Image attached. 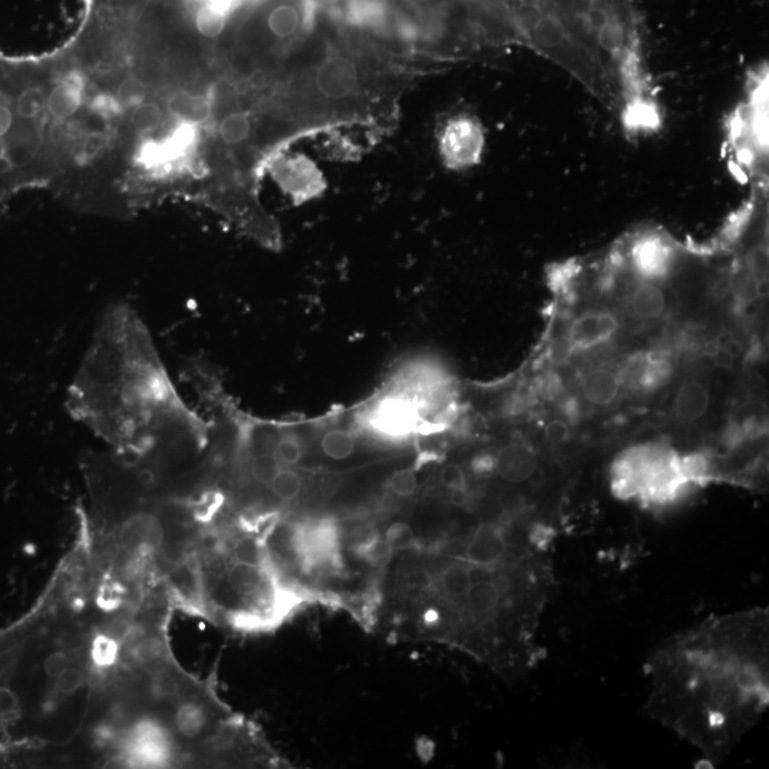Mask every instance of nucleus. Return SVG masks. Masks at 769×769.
Segmentation results:
<instances>
[{
    "label": "nucleus",
    "mask_w": 769,
    "mask_h": 769,
    "mask_svg": "<svg viewBox=\"0 0 769 769\" xmlns=\"http://www.w3.org/2000/svg\"><path fill=\"white\" fill-rule=\"evenodd\" d=\"M66 406L124 462L159 479L206 446V425L184 404L149 328L124 302L100 318Z\"/></svg>",
    "instance_id": "1"
},
{
    "label": "nucleus",
    "mask_w": 769,
    "mask_h": 769,
    "mask_svg": "<svg viewBox=\"0 0 769 769\" xmlns=\"http://www.w3.org/2000/svg\"><path fill=\"white\" fill-rule=\"evenodd\" d=\"M768 611L713 617L661 644L646 664L647 711L713 764L769 704Z\"/></svg>",
    "instance_id": "2"
},
{
    "label": "nucleus",
    "mask_w": 769,
    "mask_h": 769,
    "mask_svg": "<svg viewBox=\"0 0 769 769\" xmlns=\"http://www.w3.org/2000/svg\"><path fill=\"white\" fill-rule=\"evenodd\" d=\"M718 479L713 453L681 452L667 442L636 443L614 458L610 489L617 499L668 509Z\"/></svg>",
    "instance_id": "3"
},
{
    "label": "nucleus",
    "mask_w": 769,
    "mask_h": 769,
    "mask_svg": "<svg viewBox=\"0 0 769 769\" xmlns=\"http://www.w3.org/2000/svg\"><path fill=\"white\" fill-rule=\"evenodd\" d=\"M620 366L626 396H651L671 384L677 362L673 349L656 348L638 351Z\"/></svg>",
    "instance_id": "4"
},
{
    "label": "nucleus",
    "mask_w": 769,
    "mask_h": 769,
    "mask_svg": "<svg viewBox=\"0 0 769 769\" xmlns=\"http://www.w3.org/2000/svg\"><path fill=\"white\" fill-rule=\"evenodd\" d=\"M713 382L701 374L685 375L673 385L668 401V419L681 429L703 426L717 405Z\"/></svg>",
    "instance_id": "5"
},
{
    "label": "nucleus",
    "mask_w": 769,
    "mask_h": 769,
    "mask_svg": "<svg viewBox=\"0 0 769 769\" xmlns=\"http://www.w3.org/2000/svg\"><path fill=\"white\" fill-rule=\"evenodd\" d=\"M621 329L619 317L606 308H590L570 321L564 334V348L570 357L604 351Z\"/></svg>",
    "instance_id": "6"
},
{
    "label": "nucleus",
    "mask_w": 769,
    "mask_h": 769,
    "mask_svg": "<svg viewBox=\"0 0 769 769\" xmlns=\"http://www.w3.org/2000/svg\"><path fill=\"white\" fill-rule=\"evenodd\" d=\"M577 391L589 408H611L626 396L620 361L591 358L584 362L576 376Z\"/></svg>",
    "instance_id": "7"
},
{
    "label": "nucleus",
    "mask_w": 769,
    "mask_h": 769,
    "mask_svg": "<svg viewBox=\"0 0 769 769\" xmlns=\"http://www.w3.org/2000/svg\"><path fill=\"white\" fill-rule=\"evenodd\" d=\"M677 250L663 235L644 233L631 241L627 250V268L641 280L664 282L673 275Z\"/></svg>",
    "instance_id": "8"
},
{
    "label": "nucleus",
    "mask_w": 769,
    "mask_h": 769,
    "mask_svg": "<svg viewBox=\"0 0 769 769\" xmlns=\"http://www.w3.org/2000/svg\"><path fill=\"white\" fill-rule=\"evenodd\" d=\"M485 136L475 119L459 116L443 126L439 147L446 166L451 169H468L475 166L482 156Z\"/></svg>",
    "instance_id": "9"
},
{
    "label": "nucleus",
    "mask_w": 769,
    "mask_h": 769,
    "mask_svg": "<svg viewBox=\"0 0 769 769\" xmlns=\"http://www.w3.org/2000/svg\"><path fill=\"white\" fill-rule=\"evenodd\" d=\"M623 301L627 315L638 324H657L666 319L673 308L663 282L641 280L634 275Z\"/></svg>",
    "instance_id": "10"
},
{
    "label": "nucleus",
    "mask_w": 769,
    "mask_h": 769,
    "mask_svg": "<svg viewBox=\"0 0 769 769\" xmlns=\"http://www.w3.org/2000/svg\"><path fill=\"white\" fill-rule=\"evenodd\" d=\"M495 472L503 482L510 485H525L539 475L542 460L532 443L523 439H513L503 446L496 456Z\"/></svg>",
    "instance_id": "11"
},
{
    "label": "nucleus",
    "mask_w": 769,
    "mask_h": 769,
    "mask_svg": "<svg viewBox=\"0 0 769 769\" xmlns=\"http://www.w3.org/2000/svg\"><path fill=\"white\" fill-rule=\"evenodd\" d=\"M354 552L362 562L372 567H385L394 557L391 547L385 542L384 536H366L355 544Z\"/></svg>",
    "instance_id": "12"
},
{
    "label": "nucleus",
    "mask_w": 769,
    "mask_h": 769,
    "mask_svg": "<svg viewBox=\"0 0 769 769\" xmlns=\"http://www.w3.org/2000/svg\"><path fill=\"white\" fill-rule=\"evenodd\" d=\"M302 488H304V480L297 470L281 468L267 489L275 499L281 502H294L300 498Z\"/></svg>",
    "instance_id": "13"
},
{
    "label": "nucleus",
    "mask_w": 769,
    "mask_h": 769,
    "mask_svg": "<svg viewBox=\"0 0 769 769\" xmlns=\"http://www.w3.org/2000/svg\"><path fill=\"white\" fill-rule=\"evenodd\" d=\"M321 448L329 459L345 460L355 452L357 439L351 432L334 429L325 433Z\"/></svg>",
    "instance_id": "14"
},
{
    "label": "nucleus",
    "mask_w": 769,
    "mask_h": 769,
    "mask_svg": "<svg viewBox=\"0 0 769 769\" xmlns=\"http://www.w3.org/2000/svg\"><path fill=\"white\" fill-rule=\"evenodd\" d=\"M384 539L394 553H405L418 547V536L415 530L405 522H396L389 526Z\"/></svg>",
    "instance_id": "15"
},
{
    "label": "nucleus",
    "mask_w": 769,
    "mask_h": 769,
    "mask_svg": "<svg viewBox=\"0 0 769 769\" xmlns=\"http://www.w3.org/2000/svg\"><path fill=\"white\" fill-rule=\"evenodd\" d=\"M53 694L70 697L76 695L86 685V673L79 667L70 666L65 673L52 681Z\"/></svg>",
    "instance_id": "16"
},
{
    "label": "nucleus",
    "mask_w": 769,
    "mask_h": 769,
    "mask_svg": "<svg viewBox=\"0 0 769 769\" xmlns=\"http://www.w3.org/2000/svg\"><path fill=\"white\" fill-rule=\"evenodd\" d=\"M439 479H441L443 488L449 490L453 495L463 496L468 492V476H466L462 466L456 465V463L446 465L445 468L442 469Z\"/></svg>",
    "instance_id": "17"
},
{
    "label": "nucleus",
    "mask_w": 769,
    "mask_h": 769,
    "mask_svg": "<svg viewBox=\"0 0 769 769\" xmlns=\"http://www.w3.org/2000/svg\"><path fill=\"white\" fill-rule=\"evenodd\" d=\"M389 489L399 498H411L419 488L418 476L412 469H402L391 476Z\"/></svg>",
    "instance_id": "18"
},
{
    "label": "nucleus",
    "mask_w": 769,
    "mask_h": 769,
    "mask_svg": "<svg viewBox=\"0 0 769 769\" xmlns=\"http://www.w3.org/2000/svg\"><path fill=\"white\" fill-rule=\"evenodd\" d=\"M72 666V658L65 650H55L47 654L43 660L42 670L49 680H55L60 674L65 673L67 668Z\"/></svg>",
    "instance_id": "19"
},
{
    "label": "nucleus",
    "mask_w": 769,
    "mask_h": 769,
    "mask_svg": "<svg viewBox=\"0 0 769 769\" xmlns=\"http://www.w3.org/2000/svg\"><path fill=\"white\" fill-rule=\"evenodd\" d=\"M570 433H572L570 426L567 425V422L560 421V419H553L544 428L546 441L552 446H563L569 443Z\"/></svg>",
    "instance_id": "20"
},
{
    "label": "nucleus",
    "mask_w": 769,
    "mask_h": 769,
    "mask_svg": "<svg viewBox=\"0 0 769 769\" xmlns=\"http://www.w3.org/2000/svg\"><path fill=\"white\" fill-rule=\"evenodd\" d=\"M16 127V114L13 107L5 102H0V141L9 136Z\"/></svg>",
    "instance_id": "21"
},
{
    "label": "nucleus",
    "mask_w": 769,
    "mask_h": 769,
    "mask_svg": "<svg viewBox=\"0 0 769 769\" xmlns=\"http://www.w3.org/2000/svg\"><path fill=\"white\" fill-rule=\"evenodd\" d=\"M16 170L15 163H13L12 157L9 154L0 151V177L9 176Z\"/></svg>",
    "instance_id": "22"
}]
</instances>
